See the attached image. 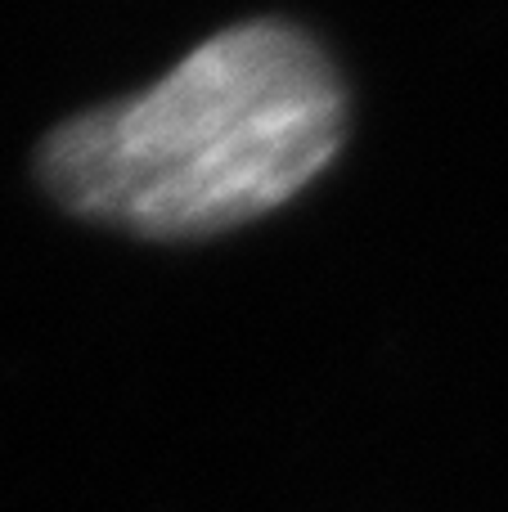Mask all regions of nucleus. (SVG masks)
Returning a JSON list of instances; mask_svg holds the SVG:
<instances>
[{"label":"nucleus","mask_w":508,"mask_h":512,"mask_svg":"<svg viewBox=\"0 0 508 512\" xmlns=\"http://www.w3.org/2000/svg\"><path fill=\"white\" fill-rule=\"evenodd\" d=\"M342 126L329 59L284 23H239L149 90L63 122L41 149V180L99 225L198 239L302 194Z\"/></svg>","instance_id":"nucleus-1"}]
</instances>
